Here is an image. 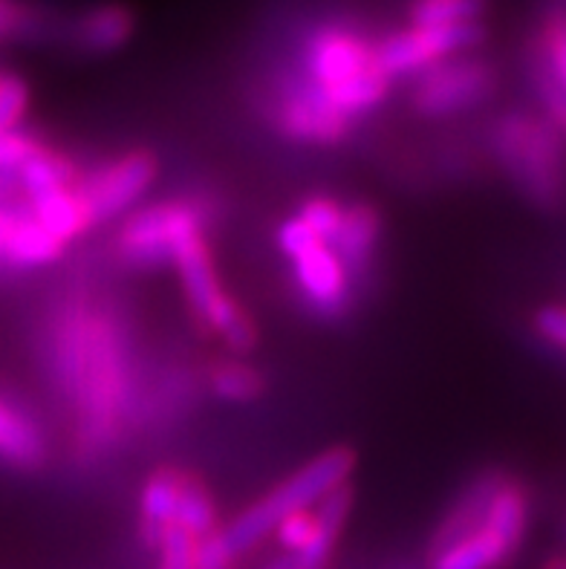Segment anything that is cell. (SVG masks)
I'll use <instances>...</instances> for the list:
<instances>
[{
  "label": "cell",
  "mask_w": 566,
  "mask_h": 569,
  "mask_svg": "<svg viewBox=\"0 0 566 569\" xmlns=\"http://www.w3.org/2000/svg\"><path fill=\"white\" fill-rule=\"evenodd\" d=\"M38 23L36 12L21 0H0V38H18L32 32Z\"/></svg>",
  "instance_id": "obj_33"
},
{
  "label": "cell",
  "mask_w": 566,
  "mask_h": 569,
  "mask_svg": "<svg viewBox=\"0 0 566 569\" xmlns=\"http://www.w3.org/2000/svg\"><path fill=\"white\" fill-rule=\"evenodd\" d=\"M182 480H186V471L171 469V466H162L148 477L142 500H139V535L148 547L157 549L168 529L177 527Z\"/></svg>",
  "instance_id": "obj_14"
},
{
  "label": "cell",
  "mask_w": 566,
  "mask_h": 569,
  "mask_svg": "<svg viewBox=\"0 0 566 569\" xmlns=\"http://www.w3.org/2000/svg\"><path fill=\"white\" fill-rule=\"evenodd\" d=\"M486 38L480 23H459V27H410L399 29L376 47V64L387 79L419 72L439 64L445 56L471 50Z\"/></svg>",
  "instance_id": "obj_7"
},
{
  "label": "cell",
  "mask_w": 566,
  "mask_h": 569,
  "mask_svg": "<svg viewBox=\"0 0 566 569\" xmlns=\"http://www.w3.org/2000/svg\"><path fill=\"white\" fill-rule=\"evenodd\" d=\"M341 214H345V209H341L336 200H330V197H312V200L304 202L301 211L295 217H298L321 243L330 246L332 238L338 234V226H341Z\"/></svg>",
  "instance_id": "obj_24"
},
{
  "label": "cell",
  "mask_w": 566,
  "mask_h": 569,
  "mask_svg": "<svg viewBox=\"0 0 566 569\" xmlns=\"http://www.w3.org/2000/svg\"><path fill=\"white\" fill-rule=\"evenodd\" d=\"M295 278L316 310L336 316L347 303V269L327 243H316L295 254Z\"/></svg>",
  "instance_id": "obj_11"
},
{
  "label": "cell",
  "mask_w": 566,
  "mask_h": 569,
  "mask_svg": "<svg viewBox=\"0 0 566 569\" xmlns=\"http://www.w3.org/2000/svg\"><path fill=\"white\" fill-rule=\"evenodd\" d=\"M58 373L79 399L81 448L110 446L128 402V361L108 318L87 310L64 318L58 330Z\"/></svg>",
  "instance_id": "obj_1"
},
{
  "label": "cell",
  "mask_w": 566,
  "mask_h": 569,
  "mask_svg": "<svg viewBox=\"0 0 566 569\" xmlns=\"http://www.w3.org/2000/svg\"><path fill=\"white\" fill-rule=\"evenodd\" d=\"M352 469H356V451L350 446H336L330 451H324L321 457L309 460L304 469L295 471L289 480L275 486L264 500H258L246 512L237 515L229 527H222V538H226L235 556H244V552L258 547L287 515L312 509L332 489L345 486Z\"/></svg>",
  "instance_id": "obj_4"
},
{
  "label": "cell",
  "mask_w": 566,
  "mask_h": 569,
  "mask_svg": "<svg viewBox=\"0 0 566 569\" xmlns=\"http://www.w3.org/2000/svg\"><path fill=\"white\" fill-rule=\"evenodd\" d=\"M153 180H157L153 153L130 151L113 159L110 166L79 177L72 188H76V194H79L81 206L90 217V226H96L122 214L130 202H137L151 188Z\"/></svg>",
  "instance_id": "obj_8"
},
{
  "label": "cell",
  "mask_w": 566,
  "mask_h": 569,
  "mask_svg": "<svg viewBox=\"0 0 566 569\" xmlns=\"http://www.w3.org/2000/svg\"><path fill=\"white\" fill-rule=\"evenodd\" d=\"M495 70L477 58L439 61L414 87V108L423 116H451L495 93Z\"/></svg>",
  "instance_id": "obj_9"
},
{
  "label": "cell",
  "mask_w": 566,
  "mask_h": 569,
  "mask_svg": "<svg viewBox=\"0 0 566 569\" xmlns=\"http://www.w3.org/2000/svg\"><path fill=\"white\" fill-rule=\"evenodd\" d=\"M177 527L186 529L191 538H202V535L215 532L217 523V503L211 498V491L206 489L200 477H193L186 471L180 491V506H177Z\"/></svg>",
  "instance_id": "obj_22"
},
{
  "label": "cell",
  "mask_w": 566,
  "mask_h": 569,
  "mask_svg": "<svg viewBox=\"0 0 566 569\" xmlns=\"http://www.w3.org/2000/svg\"><path fill=\"white\" fill-rule=\"evenodd\" d=\"M381 234V217L374 206L367 202H356V206H347L345 214H341V226H338V234L332 238V252L341 260V267L347 269V274H361L370 263L376 252V243H379Z\"/></svg>",
  "instance_id": "obj_15"
},
{
  "label": "cell",
  "mask_w": 566,
  "mask_h": 569,
  "mask_svg": "<svg viewBox=\"0 0 566 569\" xmlns=\"http://www.w3.org/2000/svg\"><path fill=\"white\" fill-rule=\"evenodd\" d=\"M32 214L61 243H70L90 229V217L72 186H58L32 197Z\"/></svg>",
  "instance_id": "obj_19"
},
{
  "label": "cell",
  "mask_w": 566,
  "mask_h": 569,
  "mask_svg": "<svg viewBox=\"0 0 566 569\" xmlns=\"http://www.w3.org/2000/svg\"><path fill=\"white\" fill-rule=\"evenodd\" d=\"M295 567H298L295 556H289V552H280L278 558H272V561H266L260 569H295Z\"/></svg>",
  "instance_id": "obj_34"
},
{
  "label": "cell",
  "mask_w": 566,
  "mask_h": 569,
  "mask_svg": "<svg viewBox=\"0 0 566 569\" xmlns=\"http://www.w3.org/2000/svg\"><path fill=\"white\" fill-rule=\"evenodd\" d=\"M307 70L309 84L345 116L376 108L390 87L376 64V47L341 27H324L309 38Z\"/></svg>",
  "instance_id": "obj_3"
},
{
  "label": "cell",
  "mask_w": 566,
  "mask_h": 569,
  "mask_svg": "<svg viewBox=\"0 0 566 569\" xmlns=\"http://www.w3.org/2000/svg\"><path fill=\"white\" fill-rule=\"evenodd\" d=\"M272 532L275 538H278L280 547H284V552L298 556V552H304L307 543L312 541V535H316V512H312V509H301V512L287 515Z\"/></svg>",
  "instance_id": "obj_27"
},
{
  "label": "cell",
  "mask_w": 566,
  "mask_h": 569,
  "mask_svg": "<svg viewBox=\"0 0 566 569\" xmlns=\"http://www.w3.org/2000/svg\"><path fill=\"white\" fill-rule=\"evenodd\" d=\"M500 168L532 206L544 211L566 202V139L549 119L506 113L491 130Z\"/></svg>",
  "instance_id": "obj_2"
},
{
  "label": "cell",
  "mask_w": 566,
  "mask_h": 569,
  "mask_svg": "<svg viewBox=\"0 0 566 569\" xmlns=\"http://www.w3.org/2000/svg\"><path fill=\"white\" fill-rule=\"evenodd\" d=\"M506 477H509L506 471L497 469L483 471V475L474 477L471 483L463 489V495L454 500V506L443 518V523H439V529L434 532V538H430V558L439 556L443 549L454 547V543H459L463 538H468V535H474L483 527L488 503H491L495 491L500 489V483Z\"/></svg>",
  "instance_id": "obj_13"
},
{
  "label": "cell",
  "mask_w": 566,
  "mask_h": 569,
  "mask_svg": "<svg viewBox=\"0 0 566 569\" xmlns=\"http://www.w3.org/2000/svg\"><path fill=\"white\" fill-rule=\"evenodd\" d=\"M208 385L226 402H255L266 390L264 373L246 361H217L208 370Z\"/></svg>",
  "instance_id": "obj_21"
},
{
  "label": "cell",
  "mask_w": 566,
  "mask_h": 569,
  "mask_svg": "<svg viewBox=\"0 0 566 569\" xmlns=\"http://www.w3.org/2000/svg\"><path fill=\"white\" fill-rule=\"evenodd\" d=\"M275 124L289 139L316 144H336L350 133V116L332 108L312 84L292 87L280 99L275 110Z\"/></svg>",
  "instance_id": "obj_10"
},
{
  "label": "cell",
  "mask_w": 566,
  "mask_h": 569,
  "mask_svg": "<svg viewBox=\"0 0 566 569\" xmlns=\"http://www.w3.org/2000/svg\"><path fill=\"white\" fill-rule=\"evenodd\" d=\"M540 569H566V552H560V556H553V558H546L544 567Z\"/></svg>",
  "instance_id": "obj_35"
},
{
  "label": "cell",
  "mask_w": 566,
  "mask_h": 569,
  "mask_svg": "<svg viewBox=\"0 0 566 569\" xmlns=\"http://www.w3.org/2000/svg\"><path fill=\"white\" fill-rule=\"evenodd\" d=\"M235 561L237 556L222 538V527L197 538V547H193V567L197 569H235Z\"/></svg>",
  "instance_id": "obj_29"
},
{
  "label": "cell",
  "mask_w": 566,
  "mask_h": 569,
  "mask_svg": "<svg viewBox=\"0 0 566 569\" xmlns=\"http://www.w3.org/2000/svg\"><path fill=\"white\" fill-rule=\"evenodd\" d=\"M137 32V14L125 3H99L79 21V41L90 52H116Z\"/></svg>",
  "instance_id": "obj_18"
},
{
  "label": "cell",
  "mask_w": 566,
  "mask_h": 569,
  "mask_svg": "<svg viewBox=\"0 0 566 569\" xmlns=\"http://www.w3.org/2000/svg\"><path fill=\"white\" fill-rule=\"evenodd\" d=\"M535 58H538V64H535V84H538V93H540V99H544V108H546V113H549V122H553L555 130H558L560 137L566 139V96H564V90L558 87V81H555L549 64H546L544 52Z\"/></svg>",
  "instance_id": "obj_26"
},
{
  "label": "cell",
  "mask_w": 566,
  "mask_h": 569,
  "mask_svg": "<svg viewBox=\"0 0 566 569\" xmlns=\"http://www.w3.org/2000/svg\"><path fill=\"white\" fill-rule=\"evenodd\" d=\"M64 243L52 238L32 211L0 206V260L12 267H47L61 258Z\"/></svg>",
  "instance_id": "obj_12"
},
{
  "label": "cell",
  "mask_w": 566,
  "mask_h": 569,
  "mask_svg": "<svg viewBox=\"0 0 566 569\" xmlns=\"http://www.w3.org/2000/svg\"><path fill=\"white\" fill-rule=\"evenodd\" d=\"M544 58L549 70H553L555 81L566 96V18H555L546 27L544 36Z\"/></svg>",
  "instance_id": "obj_31"
},
{
  "label": "cell",
  "mask_w": 566,
  "mask_h": 569,
  "mask_svg": "<svg viewBox=\"0 0 566 569\" xmlns=\"http://www.w3.org/2000/svg\"><path fill=\"white\" fill-rule=\"evenodd\" d=\"M197 231H202V217L193 206L159 202L125 220L116 249L133 267H162L173 263V252Z\"/></svg>",
  "instance_id": "obj_6"
},
{
  "label": "cell",
  "mask_w": 566,
  "mask_h": 569,
  "mask_svg": "<svg viewBox=\"0 0 566 569\" xmlns=\"http://www.w3.org/2000/svg\"><path fill=\"white\" fill-rule=\"evenodd\" d=\"M47 457L41 428L27 413L0 397V462L14 469H36Z\"/></svg>",
  "instance_id": "obj_16"
},
{
  "label": "cell",
  "mask_w": 566,
  "mask_h": 569,
  "mask_svg": "<svg viewBox=\"0 0 566 569\" xmlns=\"http://www.w3.org/2000/svg\"><path fill=\"white\" fill-rule=\"evenodd\" d=\"M41 144L21 130H0V173L21 171L23 162L36 157Z\"/></svg>",
  "instance_id": "obj_30"
},
{
  "label": "cell",
  "mask_w": 566,
  "mask_h": 569,
  "mask_svg": "<svg viewBox=\"0 0 566 569\" xmlns=\"http://www.w3.org/2000/svg\"><path fill=\"white\" fill-rule=\"evenodd\" d=\"M486 7L488 0H410L408 14L414 27H459L480 21Z\"/></svg>",
  "instance_id": "obj_23"
},
{
  "label": "cell",
  "mask_w": 566,
  "mask_h": 569,
  "mask_svg": "<svg viewBox=\"0 0 566 569\" xmlns=\"http://www.w3.org/2000/svg\"><path fill=\"white\" fill-rule=\"evenodd\" d=\"M173 267L180 269L188 301L208 330H215L235 353H249L258 347V327L222 292L202 231L182 240L180 249L173 252Z\"/></svg>",
  "instance_id": "obj_5"
},
{
  "label": "cell",
  "mask_w": 566,
  "mask_h": 569,
  "mask_svg": "<svg viewBox=\"0 0 566 569\" xmlns=\"http://www.w3.org/2000/svg\"><path fill=\"white\" fill-rule=\"evenodd\" d=\"M193 547H197V538H191L186 529H168L166 538L157 547L159 569H197L193 567Z\"/></svg>",
  "instance_id": "obj_28"
},
{
  "label": "cell",
  "mask_w": 566,
  "mask_h": 569,
  "mask_svg": "<svg viewBox=\"0 0 566 569\" xmlns=\"http://www.w3.org/2000/svg\"><path fill=\"white\" fill-rule=\"evenodd\" d=\"M29 110V87L14 72H0V130H18Z\"/></svg>",
  "instance_id": "obj_25"
},
{
  "label": "cell",
  "mask_w": 566,
  "mask_h": 569,
  "mask_svg": "<svg viewBox=\"0 0 566 569\" xmlns=\"http://www.w3.org/2000/svg\"><path fill=\"white\" fill-rule=\"evenodd\" d=\"M532 325H535V332H538L540 339L555 345L558 350H566V307L564 303H546L535 312L532 318Z\"/></svg>",
  "instance_id": "obj_32"
},
{
  "label": "cell",
  "mask_w": 566,
  "mask_h": 569,
  "mask_svg": "<svg viewBox=\"0 0 566 569\" xmlns=\"http://www.w3.org/2000/svg\"><path fill=\"white\" fill-rule=\"evenodd\" d=\"M517 549H512L500 535L480 527L474 535L454 543V547L443 549L430 561H434V569H495L503 561H509Z\"/></svg>",
  "instance_id": "obj_20"
},
{
  "label": "cell",
  "mask_w": 566,
  "mask_h": 569,
  "mask_svg": "<svg viewBox=\"0 0 566 569\" xmlns=\"http://www.w3.org/2000/svg\"><path fill=\"white\" fill-rule=\"evenodd\" d=\"M352 509V486L345 483L332 489L321 503L312 509L316 512V535L312 541L307 543L304 552L295 556L298 567L295 569H324L327 567V558H330L332 547H336L338 535L345 529L347 518H350Z\"/></svg>",
  "instance_id": "obj_17"
}]
</instances>
